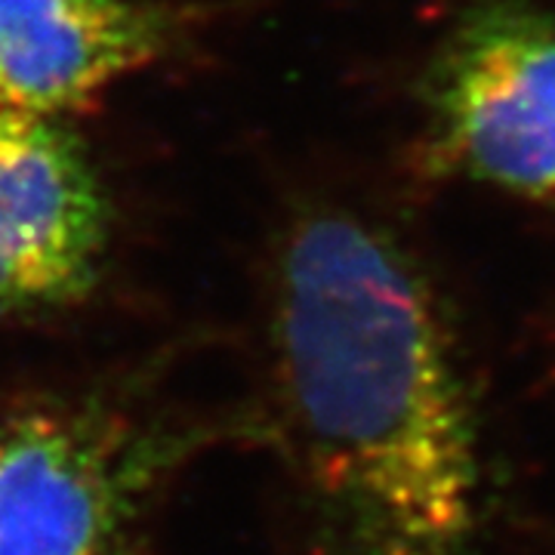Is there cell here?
I'll use <instances>...</instances> for the list:
<instances>
[{"instance_id": "1", "label": "cell", "mask_w": 555, "mask_h": 555, "mask_svg": "<svg viewBox=\"0 0 555 555\" xmlns=\"http://www.w3.org/2000/svg\"><path fill=\"white\" fill-rule=\"evenodd\" d=\"M272 367L327 555H521L454 306L392 219L321 198L284 229Z\"/></svg>"}, {"instance_id": "2", "label": "cell", "mask_w": 555, "mask_h": 555, "mask_svg": "<svg viewBox=\"0 0 555 555\" xmlns=\"http://www.w3.org/2000/svg\"><path fill=\"white\" fill-rule=\"evenodd\" d=\"M416 105L423 177L555 207V0H456Z\"/></svg>"}, {"instance_id": "3", "label": "cell", "mask_w": 555, "mask_h": 555, "mask_svg": "<svg viewBox=\"0 0 555 555\" xmlns=\"http://www.w3.org/2000/svg\"><path fill=\"white\" fill-rule=\"evenodd\" d=\"M108 238L112 204L78 133L0 105V321L87 297Z\"/></svg>"}, {"instance_id": "4", "label": "cell", "mask_w": 555, "mask_h": 555, "mask_svg": "<svg viewBox=\"0 0 555 555\" xmlns=\"http://www.w3.org/2000/svg\"><path fill=\"white\" fill-rule=\"evenodd\" d=\"M133 494V463L100 423L0 426V555H120Z\"/></svg>"}, {"instance_id": "5", "label": "cell", "mask_w": 555, "mask_h": 555, "mask_svg": "<svg viewBox=\"0 0 555 555\" xmlns=\"http://www.w3.org/2000/svg\"><path fill=\"white\" fill-rule=\"evenodd\" d=\"M182 20L155 0H0V105L65 118L173 53Z\"/></svg>"}]
</instances>
